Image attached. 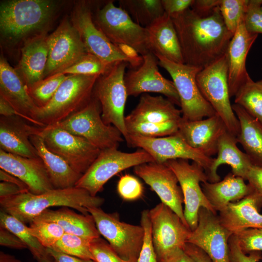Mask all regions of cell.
Returning <instances> with one entry per match:
<instances>
[{
	"mask_svg": "<svg viewBox=\"0 0 262 262\" xmlns=\"http://www.w3.org/2000/svg\"><path fill=\"white\" fill-rule=\"evenodd\" d=\"M229 254L230 262H259L262 259L261 251H252L245 253L241 249L235 234L230 236L229 240Z\"/></svg>",
	"mask_w": 262,
	"mask_h": 262,
	"instance_id": "cell-49",
	"label": "cell"
},
{
	"mask_svg": "<svg viewBox=\"0 0 262 262\" xmlns=\"http://www.w3.org/2000/svg\"><path fill=\"white\" fill-rule=\"evenodd\" d=\"M180 43L184 64L203 69L226 53L232 34L227 29L219 7L201 16L190 8L170 16Z\"/></svg>",
	"mask_w": 262,
	"mask_h": 262,
	"instance_id": "cell-1",
	"label": "cell"
},
{
	"mask_svg": "<svg viewBox=\"0 0 262 262\" xmlns=\"http://www.w3.org/2000/svg\"><path fill=\"white\" fill-rule=\"evenodd\" d=\"M244 22L247 31L262 34V0H248Z\"/></svg>",
	"mask_w": 262,
	"mask_h": 262,
	"instance_id": "cell-47",
	"label": "cell"
},
{
	"mask_svg": "<svg viewBox=\"0 0 262 262\" xmlns=\"http://www.w3.org/2000/svg\"><path fill=\"white\" fill-rule=\"evenodd\" d=\"M129 60V65L132 69L139 67L143 62V57L132 47L123 44L115 45Z\"/></svg>",
	"mask_w": 262,
	"mask_h": 262,
	"instance_id": "cell-53",
	"label": "cell"
},
{
	"mask_svg": "<svg viewBox=\"0 0 262 262\" xmlns=\"http://www.w3.org/2000/svg\"><path fill=\"white\" fill-rule=\"evenodd\" d=\"M152 242L158 262L183 249L192 231L179 216L161 202L149 210Z\"/></svg>",
	"mask_w": 262,
	"mask_h": 262,
	"instance_id": "cell-14",
	"label": "cell"
},
{
	"mask_svg": "<svg viewBox=\"0 0 262 262\" xmlns=\"http://www.w3.org/2000/svg\"><path fill=\"white\" fill-rule=\"evenodd\" d=\"M47 252L54 262H95L92 260L81 259L58 251L52 248H47Z\"/></svg>",
	"mask_w": 262,
	"mask_h": 262,
	"instance_id": "cell-56",
	"label": "cell"
},
{
	"mask_svg": "<svg viewBox=\"0 0 262 262\" xmlns=\"http://www.w3.org/2000/svg\"><path fill=\"white\" fill-rule=\"evenodd\" d=\"M0 227L6 229L22 241L35 259L49 255L47 248L31 234L29 227L25 223L2 210L0 212Z\"/></svg>",
	"mask_w": 262,
	"mask_h": 262,
	"instance_id": "cell-37",
	"label": "cell"
},
{
	"mask_svg": "<svg viewBox=\"0 0 262 262\" xmlns=\"http://www.w3.org/2000/svg\"><path fill=\"white\" fill-rule=\"evenodd\" d=\"M262 196L253 192L244 198L231 202L217 214L221 224L231 234L248 229L262 228L259 208Z\"/></svg>",
	"mask_w": 262,
	"mask_h": 262,
	"instance_id": "cell-26",
	"label": "cell"
},
{
	"mask_svg": "<svg viewBox=\"0 0 262 262\" xmlns=\"http://www.w3.org/2000/svg\"><path fill=\"white\" fill-rule=\"evenodd\" d=\"M90 248L95 262H132L121 258L108 242L100 237L91 240Z\"/></svg>",
	"mask_w": 262,
	"mask_h": 262,
	"instance_id": "cell-45",
	"label": "cell"
},
{
	"mask_svg": "<svg viewBox=\"0 0 262 262\" xmlns=\"http://www.w3.org/2000/svg\"><path fill=\"white\" fill-rule=\"evenodd\" d=\"M52 258L50 255L46 256H41L35 260L37 262H53Z\"/></svg>",
	"mask_w": 262,
	"mask_h": 262,
	"instance_id": "cell-62",
	"label": "cell"
},
{
	"mask_svg": "<svg viewBox=\"0 0 262 262\" xmlns=\"http://www.w3.org/2000/svg\"><path fill=\"white\" fill-rule=\"evenodd\" d=\"M39 135L50 151L61 157L75 171L82 175L101 151L85 138L74 135L56 124L43 127Z\"/></svg>",
	"mask_w": 262,
	"mask_h": 262,
	"instance_id": "cell-13",
	"label": "cell"
},
{
	"mask_svg": "<svg viewBox=\"0 0 262 262\" xmlns=\"http://www.w3.org/2000/svg\"><path fill=\"white\" fill-rule=\"evenodd\" d=\"M0 116L5 117L17 115L11 105L1 96H0Z\"/></svg>",
	"mask_w": 262,
	"mask_h": 262,
	"instance_id": "cell-60",
	"label": "cell"
},
{
	"mask_svg": "<svg viewBox=\"0 0 262 262\" xmlns=\"http://www.w3.org/2000/svg\"><path fill=\"white\" fill-rule=\"evenodd\" d=\"M153 162L152 157L141 148L133 152H123L117 148L101 150L75 187L83 189L96 196L115 175L129 168Z\"/></svg>",
	"mask_w": 262,
	"mask_h": 262,
	"instance_id": "cell-9",
	"label": "cell"
},
{
	"mask_svg": "<svg viewBox=\"0 0 262 262\" xmlns=\"http://www.w3.org/2000/svg\"><path fill=\"white\" fill-rule=\"evenodd\" d=\"M158 65L171 76L179 96L181 117L188 121L202 119L215 115V112L201 94L196 77L202 69L171 62L156 56Z\"/></svg>",
	"mask_w": 262,
	"mask_h": 262,
	"instance_id": "cell-10",
	"label": "cell"
},
{
	"mask_svg": "<svg viewBox=\"0 0 262 262\" xmlns=\"http://www.w3.org/2000/svg\"><path fill=\"white\" fill-rule=\"evenodd\" d=\"M48 37L44 32L23 42L20 59L15 69L27 87L44 79L49 53Z\"/></svg>",
	"mask_w": 262,
	"mask_h": 262,
	"instance_id": "cell-27",
	"label": "cell"
},
{
	"mask_svg": "<svg viewBox=\"0 0 262 262\" xmlns=\"http://www.w3.org/2000/svg\"><path fill=\"white\" fill-rule=\"evenodd\" d=\"M143 57V62L139 67L125 73L124 82L128 96L159 93L180 107V99L174 83L160 73L157 57L150 52Z\"/></svg>",
	"mask_w": 262,
	"mask_h": 262,
	"instance_id": "cell-18",
	"label": "cell"
},
{
	"mask_svg": "<svg viewBox=\"0 0 262 262\" xmlns=\"http://www.w3.org/2000/svg\"><path fill=\"white\" fill-rule=\"evenodd\" d=\"M52 0H8L0 5V31L3 38L17 43L46 32L58 10Z\"/></svg>",
	"mask_w": 262,
	"mask_h": 262,
	"instance_id": "cell-3",
	"label": "cell"
},
{
	"mask_svg": "<svg viewBox=\"0 0 262 262\" xmlns=\"http://www.w3.org/2000/svg\"><path fill=\"white\" fill-rule=\"evenodd\" d=\"M246 180L253 190L262 196V167L252 165L247 174Z\"/></svg>",
	"mask_w": 262,
	"mask_h": 262,
	"instance_id": "cell-52",
	"label": "cell"
},
{
	"mask_svg": "<svg viewBox=\"0 0 262 262\" xmlns=\"http://www.w3.org/2000/svg\"><path fill=\"white\" fill-rule=\"evenodd\" d=\"M99 76L68 75L49 102L36 109L33 119L37 125L44 127L58 123L85 107L93 98Z\"/></svg>",
	"mask_w": 262,
	"mask_h": 262,
	"instance_id": "cell-4",
	"label": "cell"
},
{
	"mask_svg": "<svg viewBox=\"0 0 262 262\" xmlns=\"http://www.w3.org/2000/svg\"><path fill=\"white\" fill-rule=\"evenodd\" d=\"M0 180L1 181L12 183L18 186L24 192H29L27 185L19 178L8 172L0 169Z\"/></svg>",
	"mask_w": 262,
	"mask_h": 262,
	"instance_id": "cell-59",
	"label": "cell"
},
{
	"mask_svg": "<svg viewBox=\"0 0 262 262\" xmlns=\"http://www.w3.org/2000/svg\"><path fill=\"white\" fill-rule=\"evenodd\" d=\"M100 235L108 241L115 251L123 259L137 262L144 237L140 226L120 220L116 213H107L100 207H88Z\"/></svg>",
	"mask_w": 262,
	"mask_h": 262,
	"instance_id": "cell-11",
	"label": "cell"
},
{
	"mask_svg": "<svg viewBox=\"0 0 262 262\" xmlns=\"http://www.w3.org/2000/svg\"><path fill=\"white\" fill-rule=\"evenodd\" d=\"M234 97V103L262 123V80L255 82L249 76Z\"/></svg>",
	"mask_w": 262,
	"mask_h": 262,
	"instance_id": "cell-36",
	"label": "cell"
},
{
	"mask_svg": "<svg viewBox=\"0 0 262 262\" xmlns=\"http://www.w3.org/2000/svg\"><path fill=\"white\" fill-rule=\"evenodd\" d=\"M91 240L76 235L65 233L50 248L71 256L93 261L90 248Z\"/></svg>",
	"mask_w": 262,
	"mask_h": 262,
	"instance_id": "cell-40",
	"label": "cell"
},
{
	"mask_svg": "<svg viewBox=\"0 0 262 262\" xmlns=\"http://www.w3.org/2000/svg\"><path fill=\"white\" fill-rule=\"evenodd\" d=\"M151 52L178 64H184L179 38L171 17L164 14L145 27Z\"/></svg>",
	"mask_w": 262,
	"mask_h": 262,
	"instance_id": "cell-28",
	"label": "cell"
},
{
	"mask_svg": "<svg viewBox=\"0 0 262 262\" xmlns=\"http://www.w3.org/2000/svg\"><path fill=\"white\" fill-rule=\"evenodd\" d=\"M175 105L162 96L143 94L137 105L125 119L128 121L158 123L179 121L181 118V112Z\"/></svg>",
	"mask_w": 262,
	"mask_h": 262,
	"instance_id": "cell-31",
	"label": "cell"
},
{
	"mask_svg": "<svg viewBox=\"0 0 262 262\" xmlns=\"http://www.w3.org/2000/svg\"><path fill=\"white\" fill-rule=\"evenodd\" d=\"M94 2L80 1L74 6L71 22L78 31L87 52L110 64L129 60L96 26L93 17Z\"/></svg>",
	"mask_w": 262,
	"mask_h": 262,
	"instance_id": "cell-16",
	"label": "cell"
},
{
	"mask_svg": "<svg viewBox=\"0 0 262 262\" xmlns=\"http://www.w3.org/2000/svg\"><path fill=\"white\" fill-rule=\"evenodd\" d=\"M129 64L125 61L114 63L98 79L93 96L99 101L104 122L116 128L126 141L129 134L125 124L124 110L128 95L124 82L125 70Z\"/></svg>",
	"mask_w": 262,
	"mask_h": 262,
	"instance_id": "cell-6",
	"label": "cell"
},
{
	"mask_svg": "<svg viewBox=\"0 0 262 262\" xmlns=\"http://www.w3.org/2000/svg\"><path fill=\"white\" fill-rule=\"evenodd\" d=\"M232 235L221 224L217 214L201 208L197 227L191 231L187 243L201 249L213 262H230L229 240Z\"/></svg>",
	"mask_w": 262,
	"mask_h": 262,
	"instance_id": "cell-19",
	"label": "cell"
},
{
	"mask_svg": "<svg viewBox=\"0 0 262 262\" xmlns=\"http://www.w3.org/2000/svg\"><path fill=\"white\" fill-rule=\"evenodd\" d=\"M165 164L176 175L183 196L184 215L186 222L193 231L197 225L198 211L204 208L217 214V212L205 196L201 183L208 181L204 168L198 164L188 160L176 159Z\"/></svg>",
	"mask_w": 262,
	"mask_h": 262,
	"instance_id": "cell-12",
	"label": "cell"
},
{
	"mask_svg": "<svg viewBox=\"0 0 262 262\" xmlns=\"http://www.w3.org/2000/svg\"><path fill=\"white\" fill-rule=\"evenodd\" d=\"M30 139L45 165L53 188L65 189L75 187L82 175L75 171L61 157L50 151L40 135H32Z\"/></svg>",
	"mask_w": 262,
	"mask_h": 262,
	"instance_id": "cell-33",
	"label": "cell"
},
{
	"mask_svg": "<svg viewBox=\"0 0 262 262\" xmlns=\"http://www.w3.org/2000/svg\"><path fill=\"white\" fill-rule=\"evenodd\" d=\"M42 127L16 115L10 117L0 116V149L24 157H39L30 138L32 135H38Z\"/></svg>",
	"mask_w": 262,
	"mask_h": 262,
	"instance_id": "cell-23",
	"label": "cell"
},
{
	"mask_svg": "<svg viewBox=\"0 0 262 262\" xmlns=\"http://www.w3.org/2000/svg\"><path fill=\"white\" fill-rule=\"evenodd\" d=\"M30 225L31 234L46 248L51 247L65 233L60 226L53 222L33 221Z\"/></svg>",
	"mask_w": 262,
	"mask_h": 262,
	"instance_id": "cell-43",
	"label": "cell"
},
{
	"mask_svg": "<svg viewBox=\"0 0 262 262\" xmlns=\"http://www.w3.org/2000/svg\"><path fill=\"white\" fill-rule=\"evenodd\" d=\"M0 245L16 249L28 248L27 245L17 236L2 227H0Z\"/></svg>",
	"mask_w": 262,
	"mask_h": 262,
	"instance_id": "cell-50",
	"label": "cell"
},
{
	"mask_svg": "<svg viewBox=\"0 0 262 262\" xmlns=\"http://www.w3.org/2000/svg\"><path fill=\"white\" fill-rule=\"evenodd\" d=\"M180 120L169 121L160 123L125 121V124L129 135L155 138L167 136L177 133L179 130Z\"/></svg>",
	"mask_w": 262,
	"mask_h": 262,
	"instance_id": "cell-38",
	"label": "cell"
},
{
	"mask_svg": "<svg viewBox=\"0 0 262 262\" xmlns=\"http://www.w3.org/2000/svg\"><path fill=\"white\" fill-rule=\"evenodd\" d=\"M126 142L131 147L146 151L157 163H165L176 159L192 160L201 166L206 175L213 162V158L191 147L178 132L170 136L155 138L129 134Z\"/></svg>",
	"mask_w": 262,
	"mask_h": 262,
	"instance_id": "cell-15",
	"label": "cell"
},
{
	"mask_svg": "<svg viewBox=\"0 0 262 262\" xmlns=\"http://www.w3.org/2000/svg\"><path fill=\"white\" fill-rule=\"evenodd\" d=\"M236 137L227 131L221 137L218 145L217 156L213 158L209 172L208 181L215 182L220 180L217 170L223 164L229 165L231 172L246 180L247 174L253 165L247 155L237 147Z\"/></svg>",
	"mask_w": 262,
	"mask_h": 262,
	"instance_id": "cell-29",
	"label": "cell"
},
{
	"mask_svg": "<svg viewBox=\"0 0 262 262\" xmlns=\"http://www.w3.org/2000/svg\"><path fill=\"white\" fill-rule=\"evenodd\" d=\"M160 262H195L183 249L175 250Z\"/></svg>",
	"mask_w": 262,
	"mask_h": 262,
	"instance_id": "cell-58",
	"label": "cell"
},
{
	"mask_svg": "<svg viewBox=\"0 0 262 262\" xmlns=\"http://www.w3.org/2000/svg\"><path fill=\"white\" fill-rule=\"evenodd\" d=\"M114 1L107 0L102 6L95 7L93 17L96 26L115 45H129L142 56L151 52L146 28L134 22Z\"/></svg>",
	"mask_w": 262,
	"mask_h": 262,
	"instance_id": "cell-5",
	"label": "cell"
},
{
	"mask_svg": "<svg viewBox=\"0 0 262 262\" xmlns=\"http://www.w3.org/2000/svg\"><path fill=\"white\" fill-rule=\"evenodd\" d=\"M68 75L58 73L40 80L27 87L28 92L38 107L46 106L55 95Z\"/></svg>",
	"mask_w": 262,
	"mask_h": 262,
	"instance_id": "cell-39",
	"label": "cell"
},
{
	"mask_svg": "<svg viewBox=\"0 0 262 262\" xmlns=\"http://www.w3.org/2000/svg\"><path fill=\"white\" fill-rule=\"evenodd\" d=\"M221 0H193L190 8L197 15L204 16L210 14L219 6Z\"/></svg>",
	"mask_w": 262,
	"mask_h": 262,
	"instance_id": "cell-54",
	"label": "cell"
},
{
	"mask_svg": "<svg viewBox=\"0 0 262 262\" xmlns=\"http://www.w3.org/2000/svg\"><path fill=\"white\" fill-rule=\"evenodd\" d=\"M104 199L92 196L86 190L75 187L53 189L41 194L24 192L0 198V210L24 223H31L44 211L52 207H66L88 214V207H100Z\"/></svg>",
	"mask_w": 262,
	"mask_h": 262,
	"instance_id": "cell-2",
	"label": "cell"
},
{
	"mask_svg": "<svg viewBox=\"0 0 262 262\" xmlns=\"http://www.w3.org/2000/svg\"><path fill=\"white\" fill-rule=\"evenodd\" d=\"M117 190L119 196L125 200H134L140 198L143 193V187L134 176L126 174L119 179Z\"/></svg>",
	"mask_w": 262,
	"mask_h": 262,
	"instance_id": "cell-46",
	"label": "cell"
},
{
	"mask_svg": "<svg viewBox=\"0 0 262 262\" xmlns=\"http://www.w3.org/2000/svg\"><path fill=\"white\" fill-rule=\"evenodd\" d=\"M133 171L157 194L162 202L174 212L189 227L182 208V192L174 172L165 163L155 162L137 165L134 167Z\"/></svg>",
	"mask_w": 262,
	"mask_h": 262,
	"instance_id": "cell-20",
	"label": "cell"
},
{
	"mask_svg": "<svg viewBox=\"0 0 262 262\" xmlns=\"http://www.w3.org/2000/svg\"><path fill=\"white\" fill-rule=\"evenodd\" d=\"M48 58L44 78L60 73L87 52L78 31L67 18L48 35Z\"/></svg>",
	"mask_w": 262,
	"mask_h": 262,
	"instance_id": "cell-17",
	"label": "cell"
},
{
	"mask_svg": "<svg viewBox=\"0 0 262 262\" xmlns=\"http://www.w3.org/2000/svg\"><path fill=\"white\" fill-rule=\"evenodd\" d=\"M235 235L239 246L245 253L262 251V228L248 229Z\"/></svg>",
	"mask_w": 262,
	"mask_h": 262,
	"instance_id": "cell-48",
	"label": "cell"
},
{
	"mask_svg": "<svg viewBox=\"0 0 262 262\" xmlns=\"http://www.w3.org/2000/svg\"><path fill=\"white\" fill-rule=\"evenodd\" d=\"M248 0H221L219 6L224 24L233 34L244 21Z\"/></svg>",
	"mask_w": 262,
	"mask_h": 262,
	"instance_id": "cell-42",
	"label": "cell"
},
{
	"mask_svg": "<svg viewBox=\"0 0 262 262\" xmlns=\"http://www.w3.org/2000/svg\"><path fill=\"white\" fill-rule=\"evenodd\" d=\"M227 127L217 114L200 120L179 121L178 133L192 148L212 157L217 153L219 141Z\"/></svg>",
	"mask_w": 262,
	"mask_h": 262,
	"instance_id": "cell-21",
	"label": "cell"
},
{
	"mask_svg": "<svg viewBox=\"0 0 262 262\" xmlns=\"http://www.w3.org/2000/svg\"><path fill=\"white\" fill-rule=\"evenodd\" d=\"M24 192L16 184L5 181L0 183V198L16 196Z\"/></svg>",
	"mask_w": 262,
	"mask_h": 262,
	"instance_id": "cell-57",
	"label": "cell"
},
{
	"mask_svg": "<svg viewBox=\"0 0 262 262\" xmlns=\"http://www.w3.org/2000/svg\"><path fill=\"white\" fill-rule=\"evenodd\" d=\"M196 82L202 96L222 119L228 131L237 137L240 126L229 99L227 54L201 69Z\"/></svg>",
	"mask_w": 262,
	"mask_h": 262,
	"instance_id": "cell-7",
	"label": "cell"
},
{
	"mask_svg": "<svg viewBox=\"0 0 262 262\" xmlns=\"http://www.w3.org/2000/svg\"><path fill=\"white\" fill-rule=\"evenodd\" d=\"M202 190L206 198L217 212L223 210L229 203L238 201L253 192L245 180L228 173L219 181L201 183Z\"/></svg>",
	"mask_w": 262,
	"mask_h": 262,
	"instance_id": "cell-30",
	"label": "cell"
},
{
	"mask_svg": "<svg viewBox=\"0 0 262 262\" xmlns=\"http://www.w3.org/2000/svg\"><path fill=\"white\" fill-rule=\"evenodd\" d=\"M33 221L53 222L60 226L65 233L91 240L100 235L90 213L87 215L78 213L69 207H63L56 210L47 209Z\"/></svg>",
	"mask_w": 262,
	"mask_h": 262,
	"instance_id": "cell-32",
	"label": "cell"
},
{
	"mask_svg": "<svg viewBox=\"0 0 262 262\" xmlns=\"http://www.w3.org/2000/svg\"><path fill=\"white\" fill-rule=\"evenodd\" d=\"M193 0H161L164 13L170 16L181 13L190 8Z\"/></svg>",
	"mask_w": 262,
	"mask_h": 262,
	"instance_id": "cell-51",
	"label": "cell"
},
{
	"mask_svg": "<svg viewBox=\"0 0 262 262\" xmlns=\"http://www.w3.org/2000/svg\"><path fill=\"white\" fill-rule=\"evenodd\" d=\"M232 108L239 122L237 142L242 146L252 164L262 167V123L241 106L234 103Z\"/></svg>",
	"mask_w": 262,
	"mask_h": 262,
	"instance_id": "cell-34",
	"label": "cell"
},
{
	"mask_svg": "<svg viewBox=\"0 0 262 262\" xmlns=\"http://www.w3.org/2000/svg\"><path fill=\"white\" fill-rule=\"evenodd\" d=\"M244 21L239 24L233 34L226 53L230 98L235 96L249 77L246 67V59L251 47L258 35V34L247 31Z\"/></svg>",
	"mask_w": 262,
	"mask_h": 262,
	"instance_id": "cell-25",
	"label": "cell"
},
{
	"mask_svg": "<svg viewBox=\"0 0 262 262\" xmlns=\"http://www.w3.org/2000/svg\"><path fill=\"white\" fill-rule=\"evenodd\" d=\"M55 124L74 135L85 138L101 150L110 148H118L124 139L116 128L104 122L100 103L93 96L83 108Z\"/></svg>",
	"mask_w": 262,
	"mask_h": 262,
	"instance_id": "cell-8",
	"label": "cell"
},
{
	"mask_svg": "<svg viewBox=\"0 0 262 262\" xmlns=\"http://www.w3.org/2000/svg\"><path fill=\"white\" fill-rule=\"evenodd\" d=\"M141 225L144 230V237L137 262H158L152 242L149 210H145L142 212Z\"/></svg>",
	"mask_w": 262,
	"mask_h": 262,
	"instance_id": "cell-44",
	"label": "cell"
},
{
	"mask_svg": "<svg viewBox=\"0 0 262 262\" xmlns=\"http://www.w3.org/2000/svg\"><path fill=\"white\" fill-rule=\"evenodd\" d=\"M183 250L195 262H213L204 251L193 244L186 243Z\"/></svg>",
	"mask_w": 262,
	"mask_h": 262,
	"instance_id": "cell-55",
	"label": "cell"
},
{
	"mask_svg": "<svg viewBox=\"0 0 262 262\" xmlns=\"http://www.w3.org/2000/svg\"><path fill=\"white\" fill-rule=\"evenodd\" d=\"M0 167L21 180L32 194H41L54 189L39 157L27 158L0 149Z\"/></svg>",
	"mask_w": 262,
	"mask_h": 262,
	"instance_id": "cell-22",
	"label": "cell"
},
{
	"mask_svg": "<svg viewBox=\"0 0 262 262\" xmlns=\"http://www.w3.org/2000/svg\"><path fill=\"white\" fill-rule=\"evenodd\" d=\"M0 96L11 105L18 116L37 126L33 116L38 107L29 95L21 76L3 56L0 58Z\"/></svg>",
	"mask_w": 262,
	"mask_h": 262,
	"instance_id": "cell-24",
	"label": "cell"
},
{
	"mask_svg": "<svg viewBox=\"0 0 262 262\" xmlns=\"http://www.w3.org/2000/svg\"><path fill=\"white\" fill-rule=\"evenodd\" d=\"M118 4L134 22L144 27L164 14L161 0H119Z\"/></svg>",
	"mask_w": 262,
	"mask_h": 262,
	"instance_id": "cell-35",
	"label": "cell"
},
{
	"mask_svg": "<svg viewBox=\"0 0 262 262\" xmlns=\"http://www.w3.org/2000/svg\"><path fill=\"white\" fill-rule=\"evenodd\" d=\"M113 64H108L98 57L87 52L75 64L60 73L100 76L104 74Z\"/></svg>",
	"mask_w": 262,
	"mask_h": 262,
	"instance_id": "cell-41",
	"label": "cell"
},
{
	"mask_svg": "<svg viewBox=\"0 0 262 262\" xmlns=\"http://www.w3.org/2000/svg\"><path fill=\"white\" fill-rule=\"evenodd\" d=\"M0 262H22L14 256L0 251Z\"/></svg>",
	"mask_w": 262,
	"mask_h": 262,
	"instance_id": "cell-61",
	"label": "cell"
}]
</instances>
